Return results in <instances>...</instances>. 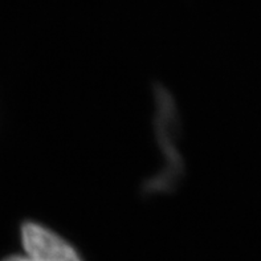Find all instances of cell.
Instances as JSON below:
<instances>
[{"mask_svg":"<svg viewBox=\"0 0 261 261\" xmlns=\"http://www.w3.org/2000/svg\"><path fill=\"white\" fill-rule=\"evenodd\" d=\"M20 236L24 255L31 261H83L68 240L41 223H23Z\"/></svg>","mask_w":261,"mask_h":261,"instance_id":"obj_1","label":"cell"},{"mask_svg":"<svg viewBox=\"0 0 261 261\" xmlns=\"http://www.w3.org/2000/svg\"><path fill=\"white\" fill-rule=\"evenodd\" d=\"M2 261H31V260L27 257L25 255H12V256H8V257H6Z\"/></svg>","mask_w":261,"mask_h":261,"instance_id":"obj_2","label":"cell"}]
</instances>
